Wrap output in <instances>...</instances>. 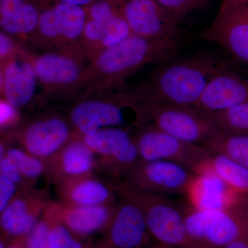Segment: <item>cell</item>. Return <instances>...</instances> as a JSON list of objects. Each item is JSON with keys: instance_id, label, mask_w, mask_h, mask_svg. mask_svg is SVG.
Instances as JSON below:
<instances>
[{"instance_id": "6da1fadb", "label": "cell", "mask_w": 248, "mask_h": 248, "mask_svg": "<svg viewBox=\"0 0 248 248\" xmlns=\"http://www.w3.org/2000/svg\"><path fill=\"white\" fill-rule=\"evenodd\" d=\"M174 57L157 65L134 91L141 103L195 107L211 79L229 63L211 54Z\"/></svg>"}, {"instance_id": "7a4b0ae2", "label": "cell", "mask_w": 248, "mask_h": 248, "mask_svg": "<svg viewBox=\"0 0 248 248\" xmlns=\"http://www.w3.org/2000/svg\"><path fill=\"white\" fill-rule=\"evenodd\" d=\"M186 38L184 34L158 40L130 35L91 62L88 86L93 88L94 93L117 91L145 67L159 65L175 56Z\"/></svg>"}, {"instance_id": "3957f363", "label": "cell", "mask_w": 248, "mask_h": 248, "mask_svg": "<svg viewBox=\"0 0 248 248\" xmlns=\"http://www.w3.org/2000/svg\"><path fill=\"white\" fill-rule=\"evenodd\" d=\"M69 122L80 135L104 128H136L143 124L142 103L135 91L96 93L73 105Z\"/></svg>"}, {"instance_id": "277c9868", "label": "cell", "mask_w": 248, "mask_h": 248, "mask_svg": "<svg viewBox=\"0 0 248 248\" xmlns=\"http://www.w3.org/2000/svg\"><path fill=\"white\" fill-rule=\"evenodd\" d=\"M116 182L117 195L131 199L141 209L148 234L155 243L170 248L192 246L186 230L185 210L165 196L137 190L122 181Z\"/></svg>"}, {"instance_id": "5b68a950", "label": "cell", "mask_w": 248, "mask_h": 248, "mask_svg": "<svg viewBox=\"0 0 248 248\" xmlns=\"http://www.w3.org/2000/svg\"><path fill=\"white\" fill-rule=\"evenodd\" d=\"M141 161H170L195 174L208 172L214 153L208 147L183 141L149 124L133 133Z\"/></svg>"}, {"instance_id": "8992f818", "label": "cell", "mask_w": 248, "mask_h": 248, "mask_svg": "<svg viewBox=\"0 0 248 248\" xmlns=\"http://www.w3.org/2000/svg\"><path fill=\"white\" fill-rule=\"evenodd\" d=\"M143 124L190 143L205 146L219 133L205 111L193 107L142 103Z\"/></svg>"}, {"instance_id": "52a82bcc", "label": "cell", "mask_w": 248, "mask_h": 248, "mask_svg": "<svg viewBox=\"0 0 248 248\" xmlns=\"http://www.w3.org/2000/svg\"><path fill=\"white\" fill-rule=\"evenodd\" d=\"M188 210L185 223L192 246L221 248L236 240H248V226L234 208Z\"/></svg>"}, {"instance_id": "ba28073f", "label": "cell", "mask_w": 248, "mask_h": 248, "mask_svg": "<svg viewBox=\"0 0 248 248\" xmlns=\"http://www.w3.org/2000/svg\"><path fill=\"white\" fill-rule=\"evenodd\" d=\"M84 52L58 49L31 56L39 83L53 94H65L89 86V66L83 63Z\"/></svg>"}, {"instance_id": "9c48e42d", "label": "cell", "mask_w": 248, "mask_h": 248, "mask_svg": "<svg viewBox=\"0 0 248 248\" xmlns=\"http://www.w3.org/2000/svg\"><path fill=\"white\" fill-rule=\"evenodd\" d=\"M240 63L248 64V4L244 0H223L213 22L201 32Z\"/></svg>"}, {"instance_id": "30bf717a", "label": "cell", "mask_w": 248, "mask_h": 248, "mask_svg": "<svg viewBox=\"0 0 248 248\" xmlns=\"http://www.w3.org/2000/svg\"><path fill=\"white\" fill-rule=\"evenodd\" d=\"M197 175L170 161L140 160L120 181L137 190L156 195H187Z\"/></svg>"}, {"instance_id": "8fae6325", "label": "cell", "mask_w": 248, "mask_h": 248, "mask_svg": "<svg viewBox=\"0 0 248 248\" xmlns=\"http://www.w3.org/2000/svg\"><path fill=\"white\" fill-rule=\"evenodd\" d=\"M87 11L82 6L58 3L41 11L37 32L43 45L81 50V40Z\"/></svg>"}, {"instance_id": "7c38bea8", "label": "cell", "mask_w": 248, "mask_h": 248, "mask_svg": "<svg viewBox=\"0 0 248 248\" xmlns=\"http://www.w3.org/2000/svg\"><path fill=\"white\" fill-rule=\"evenodd\" d=\"M122 13L134 35L158 40L184 34L182 21L156 0H122Z\"/></svg>"}, {"instance_id": "4fadbf2b", "label": "cell", "mask_w": 248, "mask_h": 248, "mask_svg": "<svg viewBox=\"0 0 248 248\" xmlns=\"http://www.w3.org/2000/svg\"><path fill=\"white\" fill-rule=\"evenodd\" d=\"M69 121L60 115L39 117L19 129L16 139L27 153L46 161L73 138Z\"/></svg>"}, {"instance_id": "5bb4252c", "label": "cell", "mask_w": 248, "mask_h": 248, "mask_svg": "<svg viewBox=\"0 0 248 248\" xmlns=\"http://www.w3.org/2000/svg\"><path fill=\"white\" fill-rule=\"evenodd\" d=\"M107 228L106 248H143L151 241L141 209L136 202L120 195Z\"/></svg>"}, {"instance_id": "9a60e30c", "label": "cell", "mask_w": 248, "mask_h": 248, "mask_svg": "<svg viewBox=\"0 0 248 248\" xmlns=\"http://www.w3.org/2000/svg\"><path fill=\"white\" fill-rule=\"evenodd\" d=\"M248 103V71L228 63L214 77L195 107L217 112Z\"/></svg>"}, {"instance_id": "2e32d148", "label": "cell", "mask_w": 248, "mask_h": 248, "mask_svg": "<svg viewBox=\"0 0 248 248\" xmlns=\"http://www.w3.org/2000/svg\"><path fill=\"white\" fill-rule=\"evenodd\" d=\"M48 202L45 190L31 187L18 191L0 215V236L11 240L27 236Z\"/></svg>"}, {"instance_id": "e0dca14e", "label": "cell", "mask_w": 248, "mask_h": 248, "mask_svg": "<svg viewBox=\"0 0 248 248\" xmlns=\"http://www.w3.org/2000/svg\"><path fill=\"white\" fill-rule=\"evenodd\" d=\"M97 163L96 155L75 131L73 138L46 161L45 174L56 184L69 178L93 174Z\"/></svg>"}, {"instance_id": "ac0fdd59", "label": "cell", "mask_w": 248, "mask_h": 248, "mask_svg": "<svg viewBox=\"0 0 248 248\" xmlns=\"http://www.w3.org/2000/svg\"><path fill=\"white\" fill-rule=\"evenodd\" d=\"M4 99L16 108L27 107L39 84L31 55L23 52L1 67Z\"/></svg>"}, {"instance_id": "d6986e66", "label": "cell", "mask_w": 248, "mask_h": 248, "mask_svg": "<svg viewBox=\"0 0 248 248\" xmlns=\"http://www.w3.org/2000/svg\"><path fill=\"white\" fill-rule=\"evenodd\" d=\"M55 186L63 203L97 205L116 203V190L93 174L64 179Z\"/></svg>"}, {"instance_id": "ffe728a7", "label": "cell", "mask_w": 248, "mask_h": 248, "mask_svg": "<svg viewBox=\"0 0 248 248\" xmlns=\"http://www.w3.org/2000/svg\"><path fill=\"white\" fill-rule=\"evenodd\" d=\"M187 195L192 208L198 210L232 208L240 196L210 170L197 174Z\"/></svg>"}, {"instance_id": "44dd1931", "label": "cell", "mask_w": 248, "mask_h": 248, "mask_svg": "<svg viewBox=\"0 0 248 248\" xmlns=\"http://www.w3.org/2000/svg\"><path fill=\"white\" fill-rule=\"evenodd\" d=\"M61 204L62 223L72 232L81 236L107 230L116 205V203L97 205Z\"/></svg>"}, {"instance_id": "7402d4cb", "label": "cell", "mask_w": 248, "mask_h": 248, "mask_svg": "<svg viewBox=\"0 0 248 248\" xmlns=\"http://www.w3.org/2000/svg\"><path fill=\"white\" fill-rule=\"evenodd\" d=\"M133 129L104 128L89 135H79L96 156L104 158L115 154L126 146L133 140Z\"/></svg>"}, {"instance_id": "603a6c76", "label": "cell", "mask_w": 248, "mask_h": 248, "mask_svg": "<svg viewBox=\"0 0 248 248\" xmlns=\"http://www.w3.org/2000/svg\"><path fill=\"white\" fill-rule=\"evenodd\" d=\"M209 170L239 195L248 194V169L223 155L214 153Z\"/></svg>"}, {"instance_id": "cb8c5ba5", "label": "cell", "mask_w": 248, "mask_h": 248, "mask_svg": "<svg viewBox=\"0 0 248 248\" xmlns=\"http://www.w3.org/2000/svg\"><path fill=\"white\" fill-rule=\"evenodd\" d=\"M40 12L27 2L14 14L0 17V30L13 37H27L37 31Z\"/></svg>"}, {"instance_id": "d4e9b609", "label": "cell", "mask_w": 248, "mask_h": 248, "mask_svg": "<svg viewBox=\"0 0 248 248\" xmlns=\"http://www.w3.org/2000/svg\"><path fill=\"white\" fill-rule=\"evenodd\" d=\"M205 146L248 169V136L219 132Z\"/></svg>"}, {"instance_id": "484cf974", "label": "cell", "mask_w": 248, "mask_h": 248, "mask_svg": "<svg viewBox=\"0 0 248 248\" xmlns=\"http://www.w3.org/2000/svg\"><path fill=\"white\" fill-rule=\"evenodd\" d=\"M61 202L48 201L38 221L26 236V248H49V234L55 221L61 217Z\"/></svg>"}, {"instance_id": "4316f807", "label": "cell", "mask_w": 248, "mask_h": 248, "mask_svg": "<svg viewBox=\"0 0 248 248\" xmlns=\"http://www.w3.org/2000/svg\"><path fill=\"white\" fill-rule=\"evenodd\" d=\"M207 113L221 133L248 136V103Z\"/></svg>"}, {"instance_id": "83f0119b", "label": "cell", "mask_w": 248, "mask_h": 248, "mask_svg": "<svg viewBox=\"0 0 248 248\" xmlns=\"http://www.w3.org/2000/svg\"><path fill=\"white\" fill-rule=\"evenodd\" d=\"M5 155L16 163L23 176L32 186L41 176L45 174L46 161L27 153L24 150L9 148L6 150Z\"/></svg>"}, {"instance_id": "f1b7e54d", "label": "cell", "mask_w": 248, "mask_h": 248, "mask_svg": "<svg viewBox=\"0 0 248 248\" xmlns=\"http://www.w3.org/2000/svg\"><path fill=\"white\" fill-rule=\"evenodd\" d=\"M176 17L182 21L189 14L203 9L208 4V0H156Z\"/></svg>"}, {"instance_id": "f546056e", "label": "cell", "mask_w": 248, "mask_h": 248, "mask_svg": "<svg viewBox=\"0 0 248 248\" xmlns=\"http://www.w3.org/2000/svg\"><path fill=\"white\" fill-rule=\"evenodd\" d=\"M48 244L49 248H84L62 223L61 217L52 226Z\"/></svg>"}, {"instance_id": "4dcf8cb0", "label": "cell", "mask_w": 248, "mask_h": 248, "mask_svg": "<svg viewBox=\"0 0 248 248\" xmlns=\"http://www.w3.org/2000/svg\"><path fill=\"white\" fill-rule=\"evenodd\" d=\"M0 175L14 182L19 191L33 187L23 176L16 163L6 155L0 161Z\"/></svg>"}, {"instance_id": "1f68e13d", "label": "cell", "mask_w": 248, "mask_h": 248, "mask_svg": "<svg viewBox=\"0 0 248 248\" xmlns=\"http://www.w3.org/2000/svg\"><path fill=\"white\" fill-rule=\"evenodd\" d=\"M24 52L14 37L0 30V68L6 62Z\"/></svg>"}, {"instance_id": "d6a6232c", "label": "cell", "mask_w": 248, "mask_h": 248, "mask_svg": "<svg viewBox=\"0 0 248 248\" xmlns=\"http://www.w3.org/2000/svg\"><path fill=\"white\" fill-rule=\"evenodd\" d=\"M20 117L17 109L5 99H0V130L16 126Z\"/></svg>"}, {"instance_id": "836d02e7", "label": "cell", "mask_w": 248, "mask_h": 248, "mask_svg": "<svg viewBox=\"0 0 248 248\" xmlns=\"http://www.w3.org/2000/svg\"><path fill=\"white\" fill-rule=\"evenodd\" d=\"M19 191L17 186L7 178L0 175V215Z\"/></svg>"}, {"instance_id": "e575fe53", "label": "cell", "mask_w": 248, "mask_h": 248, "mask_svg": "<svg viewBox=\"0 0 248 248\" xmlns=\"http://www.w3.org/2000/svg\"><path fill=\"white\" fill-rule=\"evenodd\" d=\"M27 2V0H0V17L14 14Z\"/></svg>"}, {"instance_id": "d590c367", "label": "cell", "mask_w": 248, "mask_h": 248, "mask_svg": "<svg viewBox=\"0 0 248 248\" xmlns=\"http://www.w3.org/2000/svg\"><path fill=\"white\" fill-rule=\"evenodd\" d=\"M232 208H234L235 211L248 226V194L240 195L239 200Z\"/></svg>"}, {"instance_id": "8d00e7d4", "label": "cell", "mask_w": 248, "mask_h": 248, "mask_svg": "<svg viewBox=\"0 0 248 248\" xmlns=\"http://www.w3.org/2000/svg\"><path fill=\"white\" fill-rule=\"evenodd\" d=\"M221 248H248V240H236V241H232Z\"/></svg>"}, {"instance_id": "74e56055", "label": "cell", "mask_w": 248, "mask_h": 248, "mask_svg": "<svg viewBox=\"0 0 248 248\" xmlns=\"http://www.w3.org/2000/svg\"><path fill=\"white\" fill-rule=\"evenodd\" d=\"M58 1L59 3L76 5V6H82L85 8V6H89L93 0H58Z\"/></svg>"}, {"instance_id": "f35d334b", "label": "cell", "mask_w": 248, "mask_h": 248, "mask_svg": "<svg viewBox=\"0 0 248 248\" xmlns=\"http://www.w3.org/2000/svg\"><path fill=\"white\" fill-rule=\"evenodd\" d=\"M26 236L11 240V244L6 246V248H26Z\"/></svg>"}, {"instance_id": "ab89813d", "label": "cell", "mask_w": 248, "mask_h": 248, "mask_svg": "<svg viewBox=\"0 0 248 248\" xmlns=\"http://www.w3.org/2000/svg\"><path fill=\"white\" fill-rule=\"evenodd\" d=\"M6 150L7 149H6V144H5L4 142L0 140V161L4 157Z\"/></svg>"}, {"instance_id": "60d3db41", "label": "cell", "mask_w": 248, "mask_h": 248, "mask_svg": "<svg viewBox=\"0 0 248 248\" xmlns=\"http://www.w3.org/2000/svg\"><path fill=\"white\" fill-rule=\"evenodd\" d=\"M143 248H170L169 247H166V246H162V245H160L158 244H156V243H153V244H148L146 246H145Z\"/></svg>"}, {"instance_id": "b9f144b4", "label": "cell", "mask_w": 248, "mask_h": 248, "mask_svg": "<svg viewBox=\"0 0 248 248\" xmlns=\"http://www.w3.org/2000/svg\"><path fill=\"white\" fill-rule=\"evenodd\" d=\"M2 89V75H1V68H0V92H1Z\"/></svg>"}, {"instance_id": "7bdbcfd3", "label": "cell", "mask_w": 248, "mask_h": 248, "mask_svg": "<svg viewBox=\"0 0 248 248\" xmlns=\"http://www.w3.org/2000/svg\"><path fill=\"white\" fill-rule=\"evenodd\" d=\"M6 245L4 244V241L0 239V248H6Z\"/></svg>"}, {"instance_id": "ee69618b", "label": "cell", "mask_w": 248, "mask_h": 248, "mask_svg": "<svg viewBox=\"0 0 248 248\" xmlns=\"http://www.w3.org/2000/svg\"><path fill=\"white\" fill-rule=\"evenodd\" d=\"M200 248L195 247V246H188V247H185V248Z\"/></svg>"}, {"instance_id": "f6af8a7d", "label": "cell", "mask_w": 248, "mask_h": 248, "mask_svg": "<svg viewBox=\"0 0 248 248\" xmlns=\"http://www.w3.org/2000/svg\"><path fill=\"white\" fill-rule=\"evenodd\" d=\"M244 1H246V2H247L248 4V0H244Z\"/></svg>"}]
</instances>
